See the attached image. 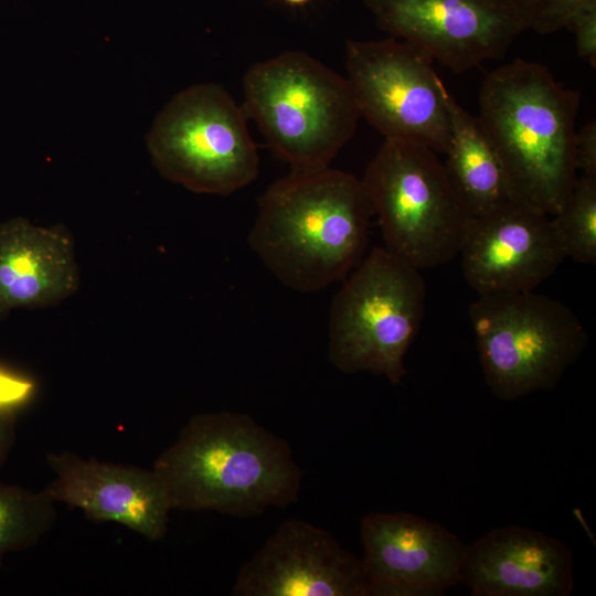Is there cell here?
I'll return each instance as SVG.
<instances>
[{"label": "cell", "mask_w": 596, "mask_h": 596, "mask_svg": "<svg viewBox=\"0 0 596 596\" xmlns=\"http://www.w3.org/2000/svg\"><path fill=\"white\" fill-rule=\"evenodd\" d=\"M17 409L0 407V467L6 460L8 451L13 443Z\"/></svg>", "instance_id": "24"}, {"label": "cell", "mask_w": 596, "mask_h": 596, "mask_svg": "<svg viewBox=\"0 0 596 596\" xmlns=\"http://www.w3.org/2000/svg\"><path fill=\"white\" fill-rule=\"evenodd\" d=\"M372 215L353 174L329 167L291 169L259 198L248 244L286 287L319 291L362 260Z\"/></svg>", "instance_id": "1"}, {"label": "cell", "mask_w": 596, "mask_h": 596, "mask_svg": "<svg viewBox=\"0 0 596 596\" xmlns=\"http://www.w3.org/2000/svg\"><path fill=\"white\" fill-rule=\"evenodd\" d=\"M281 1L290 6H302V4L308 3L310 0H281Z\"/></svg>", "instance_id": "25"}, {"label": "cell", "mask_w": 596, "mask_h": 596, "mask_svg": "<svg viewBox=\"0 0 596 596\" xmlns=\"http://www.w3.org/2000/svg\"><path fill=\"white\" fill-rule=\"evenodd\" d=\"M448 108L450 139L444 167L470 219L523 203L479 118L466 111L451 94Z\"/></svg>", "instance_id": "17"}, {"label": "cell", "mask_w": 596, "mask_h": 596, "mask_svg": "<svg viewBox=\"0 0 596 596\" xmlns=\"http://www.w3.org/2000/svg\"><path fill=\"white\" fill-rule=\"evenodd\" d=\"M421 270L374 247L332 299L328 358L343 373L368 372L397 385L425 315Z\"/></svg>", "instance_id": "5"}, {"label": "cell", "mask_w": 596, "mask_h": 596, "mask_svg": "<svg viewBox=\"0 0 596 596\" xmlns=\"http://www.w3.org/2000/svg\"><path fill=\"white\" fill-rule=\"evenodd\" d=\"M575 166L583 175L596 177V123H587L575 137Z\"/></svg>", "instance_id": "23"}, {"label": "cell", "mask_w": 596, "mask_h": 596, "mask_svg": "<svg viewBox=\"0 0 596 596\" xmlns=\"http://www.w3.org/2000/svg\"><path fill=\"white\" fill-rule=\"evenodd\" d=\"M581 95L544 65L515 60L491 71L479 116L521 201L547 215L564 206L577 179L575 121Z\"/></svg>", "instance_id": "3"}, {"label": "cell", "mask_w": 596, "mask_h": 596, "mask_svg": "<svg viewBox=\"0 0 596 596\" xmlns=\"http://www.w3.org/2000/svg\"><path fill=\"white\" fill-rule=\"evenodd\" d=\"M147 147L161 175L192 192L228 195L258 175L245 111L217 84L178 93L157 115Z\"/></svg>", "instance_id": "8"}, {"label": "cell", "mask_w": 596, "mask_h": 596, "mask_svg": "<svg viewBox=\"0 0 596 596\" xmlns=\"http://www.w3.org/2000/svg\"><path fill=\"white\" fill-rule=\"evenodd\" d=\"M524 31L550 34L565 28L573 13L592 0H508Z\"/></svg>", "instance_id": "20"}, {"label": "cell", "mask_w": 596, "mask_h": 596, "mask_svg": "<svg viewBox=\"0 0 596 596\" xmlns=\"http://www.w3.org/2000/svg\"><path fill=\"white\" fill-rule=\"evenodd\" d=\"M234 596H368L362 560L323 529L285 520L243 564Z\"/></svg>", "instance_id": "13"}, {"label": "cell", "mask_w": 596, "mask_h": 596, "mask_svg": "<svg viewBox=\"0 0 596 596\" xmlns=\"http://www.w3.org/2000/svg\"><path fill=\"white\" fill-rule=\"evenodd\" d=\"M55 501L42 491L0 482V563L11 552L35 545L53 526Z\"/></svg>", "instance_id": "18"}, {"label": "cell", "mask_w": 596, "mask_h": 596, "mask_svg": "<svg viewBox=\"0 0 596 596\" xmlns=\"http://www.w3.org/2000/svg\"><path fill=\"white\" fill-rule=\"evenodd\" d=\"M368 596H436L459 583L460 539L418 515L373 512L361 520Z\"/></svg>", "instance_id": "11"}, {"label": "cell", "mask_w": 596, "mask_h": 596, "mask_svg": "<svg viewBox=\"0 0 596 596\" xmlns=\"http://www.w3.org/2000/svg\"><path fill=\"white\" fill-rule=\"evenodd\" d=\"M54 479L44 489L56 502L79 509L95 522H115L149 541L164 538L172 510L159 475L142 467L50 454Z\"/></svg>", "instance_id": "14"}, {"label": "cell", "mask_w": 596, "mask_h": 596, "mask_svg": "<svg viewBox=\"0 0 596 596\" xmlns=\"http://www.w3.org/2000/svg\"><path fill=\"white\" fill-rule=\"evenodd\" d=\"M433 62L423 49L395 38L345 45L347 79L360 116L385 139L445 153L450 139V93Z\"/></svg>", "instance_id": "9"}, {"label": "cell", "mask_w": 596, "mask_h": 596, "mask_svg": "<svg viewBox=\"0 0 596 596\" xmlns=\"http://www.w3.org/2000/svg\"><path fill=\"white\" fill-rule=\"evenodd\" d=\"M78 286L75 245L65 226L23 217L0 223V318L14 309L55 306Z\"/></svg>", "instance_id": "16"}, {"label": "cell", "mask_w": 596, "mask_h": 596, "mask_svg": "<svg viewBox=\"0 0 596 596\" xmlns=\"http://www.w3.org/2000/svg\"><path fill=\"white\" fill-rule=\"evenodd\" d=\"M34 392V383L18 373L0 366V407L19 408Z\"/></svg>", "instance_id": "22"}, {"label": "cell", "mask_w": 596, "mask_h": 596, "mask_svg": "<svg viewBox=\"0 0 596 596\" xmlns=\"http://www.w3.org/2000/svg\"><path fill=\"white\" fill-rule=\"evenodd\" d=\"M571 549L541 531L507 525L465 546L459 583L473 596H568Z\"/></svg>", "instance_id": "15"}, {"label": "cell", "mask_w": 596, "mask_h": 596, "mask_svg": "<svg viewBox=\"0 0 596 596\" xmlns=\"http://www.w3.org/2000/svg\"><path fill=\"white\" fill-rule=\"evenodd\" d=\"M567 28L575 36L577 54L596 66V0H592L568 19Z\"/></svg>", "instance_id": "21"}, {"label": "cell", "mask_w": 596, "mask_h": 596, "mask_svg": "<svg viewBox=\"0 0 596 596\" xmlns=\"http://www.w3.org/2000/svg\"><path fill=\"white\" fill-rule=\"evenodd\" d=\"M566 257L596 263V177H577L562 210L552 216Z\"/></svg>", "instance_id": "19"}, {"label": "cell", "mask_w": 596, "mask_h": 596, "mask_svg": "<svg viewBox=\"0 0 596 596\" xmlns=\"http://www.w3.org/2000/svg\"><path fill=\"white\" fill-rule=\"evenodd\" d=\"M468 316L485 381L502 401L554 389L587 344L575 313L534 290L477 296Z\"/></svg>", "instance_id": "6"}, {"label": "cell", "mask_w": 596, "mask_h": 596, "mask_svg": "<svg viewBox=\"0 0 596 596\" xmlns=\"http://www.w3.org/2000/svg\"><path fill=\"white\" fill-rule=\"evenodd\" d=\"M361 182L389 251L419 270L458 254L470 216L435 151L384 139Z\"/></svg>", "instance_id": "7"}, {"label": "cell", "mask_w": 596, "mask_h": 596, "mask_svg": "<svg viewBox=\"0 0 596 596\" xmlns=\"http://www.w3.org/2000/svg\"><path fill=\"white\" fill-rule=\"evenodd\" d=\"M152 468L172 510L240 518L296 502L302 479L285 439L230 411L192 416Z\"/></svg>", "instance_id": "2"}, {"label": "cell", "mask_w": 596, "mask_h": 596, "mask_svg": "<svg viewBox=\"0 0 596 596\" xmlns=\"http://www.w3.org/2000/svg\"><path fill=\"white\" fill-rule=\"evenodd\" d=\"M243 109L291 169L329 167L360 117L347 77L301 51L252 65Z\"/></svg>", "instance_id": "4"}, {"label": "cell", "mask_w": 596, "mask_h": 596, "mask_svg": "<svg viewBox=\"0 0 596 596\" xmlns=\"http://www.w3.org/2000/svg\"><path fill=\"white\" fill-rule=\"evenodd\" d=\"M392 38L456 74L502 58L524 31L508 0H363Z\"/></svg>", "instance_id": "10"}, {"label": "cell", "mask_w": 596, "mask_h": 596, "mask_svg": "<svg viewBox=\"0 0 596 596\" xmlns=\"http://www.w3.org/2000/svg\"><path fill=\"white\" fill-rule=\"evenodd\" d=\"M458 254L477 296L534 290L566 257L552 216L524 203L470 219Z\"/></svg>", "instance_id": "12"}]
</instances>
